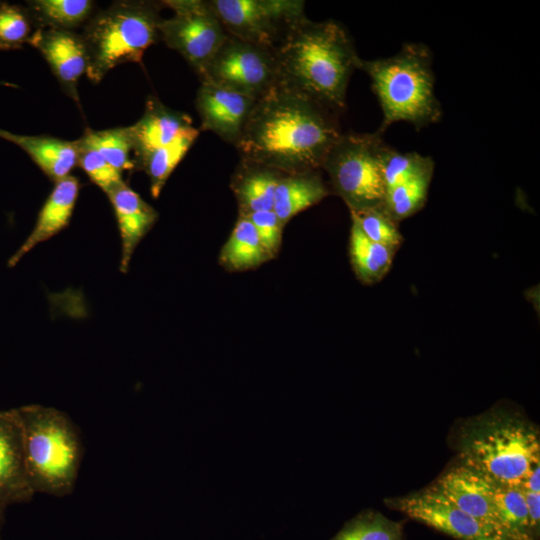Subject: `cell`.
Returning <instances> with one entry per match:
<instances>
[{
    "mask_svg": "<svg viewBox=\"0 0 540 540\" xmlns=\"http://www.w3.org/2000/svg\"><path fill=\"white\" fill-rule=\"evenodd\" d=\"M341 134L335 112L276 84L256 101L235 148L241 160L291 174L322 169Z\"/></svg>",
    "mask_w": 540,
    "mask_h": 540,
    "instance_id": "obj_1",
    "label": "cell"
},
{
    "mask_svg": "<svg viewBox=\"0 0 540 540\" xmlns=\"http://www.w3.org/2000/svg\"><path fill=\"white\" fill-rule=\"evenodd\" d=\"M274 52L277 84L311 97L336 114L345 109L348 82L360 58L342 25L306 17Z\"/></svg>",
    "mask_w": 540,
    "mask_h": 540,
    "instance_id": "obj_2",
    "label": "cell"
},
{
    "mask_svg": "<svg viewBox=\"0 0 540 540\" xmlns=\"http://www.w3.org/2000/svg\"><path fill=\"white\" fill-rule=\"evenodd\" d=\"M460 461L500 485L522 487L540 465L538 429L504 408L466 421L458 436Z\"/></svg>",
    "mask_w": 540,
    "mask_h": 540,
    "instance_id": "obj_3",
    "label": "cell"
},
{
    "mask_svg": "<svg viewBox=\"0 0 540 540\" xmlns=\"http://www.w3.org/2000/svg\"><path fill=\"white\" fill-rule=\"evenodd\" d=\"M357 69L371 79L383 113L377 130L381 134L398 121L421 129L441 120L442 108L434 91L432 56L425 44L405 43L397 54L388 58H360Z\"/></svg>",
    "mask_w": 540,
    "mask_h": 540,
    "instance_id": "obj_4",
    "label": "cell"
},
{
    "mask_svg": "<svg viewBox=\"0 0 540 540\" xmlns=\"http://www.w3.org/2000/svg\"><path fill=\"white\" fill-rule=\"evenodd\" d=\"M23 441L25 466L34 493L62 497L74 489L82 443L69 417L39 404L14 408Z\"/></svg>",
    "mask_w": 540,
    "mask_h": 540,
    "instance_id": "obj_5",
    "label": "cell"
},
{
    "mask_svg": "<svg viewBox=\"0 0 540 540\" xmlns=\"http://www.w3.org/2000/svg\"><path fill=\"white\" fill-rule=\"evenodd\" d=\"M162 1L122 0L93 14L81 35L87 50L86 76L94 84L118 65L141 62L161 40Z\"/></svg>",
    "mask_w": 540,
    "mask_h": 540,
    "instance_id": "obj_6",
    "label": "cell"
},
{
    "mask_svg": "<svg viewBox=\"0 0 540 540\" xmlns=\"http://www.w3.org/2000/svg\"><path fill=\"white\" fill-rule=\"evenodd\" d=\"M386 145L379 131L342 133L329 151L322 169L350 212L383 207L386 187L381 160Z\"/></svg>",
    "mask_w": 540,
    "mask_h": 540,
    "instance_id": "obj_7",
    "label": "cell"
},
{
    "mask_svg": "<svg viewBox=\"0 0 540 540\" xmlns=\"http://www.w3.org/2000/svg\"><path fill=\"white\" fill-rule=\"evenodd\" d=\"M228 35L275 50L306 18L301 0H208Z\"/></svg>",
    "mask_w": 540,
    "mask_h": 540,
    "instance_id": "obj_8",
    "label": "cell"
},
{
    "mask_svg": "<svg viewBox=\"0 0 540 540\" xmlns=\"http://www.w3.org/2000/svg\"><path fill=\"white\" fill-rule=\"evenodd\" d=\"M162 3L173 15L161 21V40L185 59L200 80L228 34L208 0H165Z\"/></svg>",
    "mask_w": 540,
    "mask_h": 540,
    "instance_id": "obj_9",
    "label": "cell"
},
{
    "mask_svg": "<svg viewBox=\"0 0 540 540\" xmlns=\"http://www.w3.org/2000/svg\"><path fill=\"white\" fill-rule=\"evenodd\" d=\"M277 80L274 50L228 35L208 64L200 82L211 83L258 100L277 84Z\"/></svg>",
    "mask_w": 540,
    "mask_h": 540,
    "instance_id": "obj_10",
    "label": "cell"
},
{
    "mask_svg": "<svg viewBox=\"0 0 540 540\" xmlns=\"http://www.w3.org/2000/svg\"><path fill=\"white\" fill-rule=\"evenodd\" d=\"M385 502L390 508L457 540H506L430 486L403 497L386 499Z\"/></svg>",
    "mask_w": 540,
    "mask_h": 540,
    "instance_id": "obj_11",
    "label": "cell"
},
{
    "mask_svg": "<svg viewBox=\"0 0 540 540\" xmlns=\"http://www.w3.org/2000/svg\"><path fill=\"white\" fill-rule=\"evenodd\" d=\"M256 99L203 82L195 99L201 130L211 131L234 146L240 141Z\"/></svg>",
    "mask_w": 540,
    "mask_h": 540,
    "instance_id": "obj_12",
    "label": "cell"
},
{
    "mask_svg": "<svg viewBox=\"0 0 540 540\" xmlns=\"http://www.w3.org/2000/svg\"><path fill=\"white\" fill-rule=\"evenodd\" d=\"M495 485L488 477L460 461L430 487L501 535L493 499Z\"/></svg>",
    "mask_w": 540,
    "mask_h": 540,
    "instance_id": "obj_13",
    "label": "cell"
},
{
    "mask_svg": "<svg viewBox=\"0 0 540 540\" xmlns=\"http://www.w3.org/2000/svg\"><path fill=\"white\" fill-rule=\"evenodd\" d=\"M28 43L45 58L63 91L79 104L78 82L88 66L81 35L75 31L38 28Z\"/></svg>",
    "mask_w": 540,
    "mask_h": 540,
    "instance_id": "obj_14",
    "label": "cell"
},
{
    "mask_svg": "<svg viewBox=\"0 0 540 540\" xmlns=\"http://www.w3.org/2000/svg\"><path fill=\"white\" fill-rule=\"evenodd\" d=\"M34 494L26 471L22 432L15 410L0 411V502L7 506L25 503Z\"/></svg>",
    "mask_w": 540,
    "mask_h": 540,
    "instance_id": "obj_15",
    "label": "cell"
},
{
    "mask_svg": "<svg viewBox=\"0 0 540 540\" xmlns=\"http://www.w3.org/2000/svg\"><path fill=\"white\" fill-rule=\"evenodd\" d=\"M129 127L134 160L167 147L196 129L188 114L165 106L153 96L148 97L142 117Z\"/></svg>",
    "mask_w": 540,
    "mask_h": 540,
    "instance_id": "obj_16",
    "label": "cell"
},
{
    "mask_svg": "<svg viewBox=\"0 0 540 540\" xmlns=\"http://www.w3.org/2000/svg\"><path fill=\"white\" fill-rule=\"evenodd\" d=\"M80 190L75 176L55 183L36 219L35 226L20 248L9 258L8 267H14L38 244L52 238L68 226Z\"/></svg>",
    "mask_w": 540,
    "mask_h": 540,
    "instance_id": "obj_17",
    "label": "cell"
},
{
    "mask_svg": "<svg viewBox=\"0 0 540 540\" xmlns=\"http://www.w3.org/2000/svg\"><path fill=\"white\" fill-rule=\"evenodd\" d=\"M121 238L120 270L126 273L135 248L155 224L158 213L125 182L107 194Z\"/></svg>",
    "mask_w": 540,
    "mask_h": 540,
    "instance_id": "obj_18",
    "label": "cell"
},
{
    "mask_svg": "<svg viewBox=\"0 0 540 540\" xmlns=\"http://www.w3.org/2000/svg\"><path fill=\"white\" fill-rule=\"evenodd\" d=\"M0 138L24 150L41 171L54 183L70 176L78 165L77 141L47 135H19L0 129Z\"/></svg>",
    "mask_w": 540,
    "mask_h": 540,
    "instance_id": "obj_19",
    "label": "cell"
},
{
    "mask_svg": "<svg viewBox=\"0 0 540 540\" xmlns=\"http://www.w3.org/2000/svg\"><path fill=\"white\" fill-rule=\"evenodd\" d=\"M329 194L320 170L283 174L274 195L273 211L285 225L291 218Z\"/></svg>",
    "mask_w": 540,
    "mask_h": 540,
    "instance_id": "obj_20",
    "label": "cell"
},
{
    "mask_svg": "<svg viewBox=\"0 0 540 540\" xmlns=\"http://www.w3.org/2000/svg\"><path fill=\"white\" fill-rule=\"evenodd\" d=\"M282 175L275 169L241 160L231 183L239 215L272 210L275 190Z\"/></svg>",
    "mask_w": 540,
    "mask_h": 540,
    "instance_id": "obj_21",
    "label": "cell"
},
{
    "mask_svg": "<svg viewBox=\"0 0 540 540\" xmlns=\"http://www.w3.org/2000/svg\"><path fill=\"white\" fill-rule=\"evenodd\" d=\"M349 252L357 277L365 284H374L390 270L396 250L370 240L352 221Z\"/></svg>",
    "mask_w": 540,
    "mask_h": 540,
    "instance_id": "obj_22",
    "label": "cell"
},
{
    "mask_svg": "<svg viewBox=\"0 0 540 540\" xmlns=\"http://www.w3.org/2000/svg\"><path fill=\"white\" fill-rule=\"evenodd\" d=\"M26 7L36 29L74 31L84 26L94 14L95 3L90 0H32L27 1Z\"/></svg>",
    "mask_w": 540,
    "mask_h": 540,
    "instance_id": "obj_23",
    "label": "cell"
},
{
    "mask_svg": "<svg viewBox=\"0 0 540 540\" xmlns=\"http://www.w3.org/2000/svg\"><path fill=\"white\" fill-rule=\"evenodd\" d=\"M259 236L246 216L238 220L221 251L222 264L231 270H247L269 259Z\"/></svg>",
    "mask_w": 540,
    "mask_h": 540,
    "instance_id": "obj_24",
    "label": "cell"
},
{
    "mask_svg": "<svg viewBox=\"0 0 540 540\" xmlns=\"http://www.w3.org/2000/svg\"><path fill=\"white\" fill-rule=\"evenodd\" d=\"M493 499L500 533L505 539L536 540L521 487L496 484Z\"/></svg>",
    "mask_w": 540,
    "mask_h": 540,
    "instance_id": "obj_25",
    "label": "cell"
},
{
    "mask_svg": "<svg viewBox=\"0 0 540 540\" xmlns=\"http://www.w3.org/2000/svg\"><path fill=\"white\" fill-rule=\"evenodd\" d=\"M198 136L199 130L196 128L171 145L148 152L134 160L136 168L143 170L149 177L150 190L154 198L159 196L169 176Z\"/></svg>",
    "mask_w": 540,
    "mask_h": 540,
    "instance_id": "obj_26",
    "label": "cell"
},
{
    "mask_svg": "<svg viewBox=\"0 0 540 540\" xmlns=\"http://www.w3.org/2000/svg\"><path fill=\"white\" fill-rule=\"evenodd\" d=\"M78 141L98 152L120 173L136 168L129 126L98 131L87 128Z\"/></svg>",
    "mask_w": 540,
    "mask_h": 540,
    "instance_id": "obj_27",
    "label": "cell"
},
{
    "mask_svg": "<svg viewBox=\"0 0 540 540\" xmlns=\"http://www.w3.org/2000/svg\"><path fill=\"white\" fill-rule=\"evenodd\" d=\"M330 540H405L403 522L393 521L378 511L364 510Z\"/></svg>",
    "mask_w": 540,
    "mask_h": 540,
    "instance_id": "obj_28",
    "label": "cell"
},
{
    "mask_svg": "<svg viewBox=\"0 0 540 540\" xmlns=\"http://www.w3.org/2000/svg\"><path fill=\"white\" fill-rule=\"evenodd\" d=\"M433 171L420 174L386 190L383 209L399 222L417 213L425 204Z\"/></svg>",
    "mask_w": 540,
    "mask_h": 540,
    "instance_id": "obj_29",
    "label": "cell"
},
{
    "mask_svg": "<svg viewBox=\"0 0 540 540\" xmlns=\"http://www.w3.org/2000/svg\"><path fill=\"white\" fill-rule=\"evenodd\" d=\"M386 190L402 184L420 174L434 171L431 157L417 152L402 153L386 145L381 160Z\"/></svg>",
    "mask_w": 540,
    "mask_h": 540,
    "instance_id": "obj_30",
    "label": "cell"
},
{
    "mask_svg": "<svg viewBox=\"0 0 540 540\" xmlns=\"http://www.w3.org/2000/svg\"><path fill=\"white\" fill-rule=\"evenodd\" d=\"M36 30L27 7L0 2V49L14 50L28 43Z\"/></svg>",
    "mask_w": 540,
    "mask_h": 540,
    "instance_id": "obj_31",
    "label": "cell"
},
{
    "mask_svg": "<svg viewBox=\"0 0 540 540\" xmlns=\"http://www.w3.org/2000/svg\"><path fill=\"white\" fill-rule=\"evenodd\" d=\"M351 220L355 222L370 240L397 250L403 237L397 222L382 208L368 209L360 212H350Z\"/></svg>",
    "mask_w": 540,
    "mask_h": 540,
    "instance_id": "obj_32",
    "label": "cell"
},
{
    "mask_svg": "<svg viewBox=\"0 0 540 540\" xmlns=\"http://www.w3.org/2000/svg\"><path fill=\"white\" fill-rule=\"evenodd\" d=\"M78 165L90 180L108 194L123 183L122 173L110 165L98 152L82 145L78 139Z\"/></svg>",
    "mask_w": 540,
    "mask_h": 540,
    "instance_id": "obj_33",
    "label": "cell"
},
{
    "mask_svg": "<svg viewBox=\"0 0 540 540\" xmlns=\"http://www.w3.org/2000/svg\"><path fill=\"white\" fill-rule=\"evenodd\" d=\"M243 216H246L254 226L269 257L275 255L281 245L284 225L280 222L274 211H259Z\"/></svg>",
    "mask_w": 540,
    "mask_h": 540,
    "instance_id": "obj_34",
    "label": "cell"
},
{
    "mask_svg": "<svg viewBox=\"0 0 540 540\" xmlns=\"http://www.w3.org/2000/svg\"><path fill=\"white\" fill-rule=\"evenodd\" d=\"M522 490L528 511L530 528L536 539L539 535L540 524V493H535L523 488Z\"/></svg>",
    "mask_w": 540,
    "mask_h": 540,
    "instance_id": "obj_35",
    "label": "cell"
},
{
    "mask_svg": "<svg viewBox=\"0 0 540 540\" xmlns=\"http://www.w3.org/2000/svg\"><path fill=\"white\" fill-rule=\"evenodd\" d=\"M535 493H540V465H537L524 481L522 487Z\"/></svg>",
    "mask_w": 540,
    "mask_h": 540,
    "instance_id": "obj_36",
    "label": "cell"
},
{
    "mask_svg": "<svg viewBox=\"0 0 540 540\" xmlns=\"http://www.w3.org/2000/svg\"><path fill=\"white\" fill-rule=\"evenodd\" d=\"M7 505H5L4 503L0 502V530H1V526L3 524V521H4V514H5V509H6ZM1 540V539H0Z\"/></svg>",
    "mask_w": 540,
    "mask_h": 540,
    "instance_id": "obj_37",
    "label": "cell"
}]
</instances>
